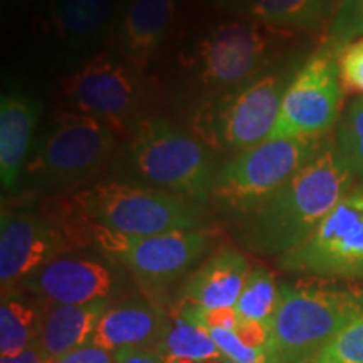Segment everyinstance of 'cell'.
Instances as JSON below:
<instances>
[{"label": "cell", "instance_id": "16", "mask_svg": "<svg viewBox=\"0 0 363 363\" xmlns=\"http://www.w3.org/2000/svg\"><path fill=\"white\" fill-rule=\"evenodd\" d=\"M175 11L177 0H126L113 29L120 57L136 69L148 65L167 38Z\"/></svg>", "mask_w": 363, "mask_h": 363}, {"label": "cell", "instance_id": "2", "mask_svg": "<svg viewBox=\"0 0 363 363\" xmlns=\"http://www.w3.org/2000/svg\"><path fill=\"white\" fill-rule=\"evenodd\" d=\"M116 182L170 192L203 203L217 169L206 143L162 118L138 120L113 160Z\"/></svg>", "mask_w": 363, "mask_h": 363}, {"label": "cell", "instance_id": "24", "mask_svg": "<svg viewBox=\"0 0 363 363\" xmlns=\"http://www.w3.org/2000/svg\"><path fill=\"white\" fill-rule=\"evenodd\" d=\"M279 299V284L274 274L264 267H254L249 271L242 293L235 303V311L244 321L269 323Z\"/></svg>", "mask_w": 363, "mask_h": 363}, {"label": "cell", "instance_id": "23", "mask_svg": "<svg viewBox=\"0 0 363 363\" xmlns=\"http://www.w3.org/2000/svg\"><path fill=\"white\" fill-rule=\"evenodd\" d=\"M157 352L170 363H202L224 358L207 330L192 323L180 313L170 316V325Z\"/></svg>", "mask_w": 363, "mask_h": 363}, {"label": "cell", "instance_id": "11", "mask_svg": "<svg viewBox=\"0 0 363 363\" xmlns=\"http://www.w3.org/2000/svg\"><path fill=\"white\" fill-rule=\"evenodd\" d=\"M135 69L121 57L99 52L61 83L69 111L96 118L115 133H130L142 101Z\"/></svg>", "mask_w": 363, "mask_h": 363}, {"label": "cell", "instance_id": "17", "mask_svg": "<svg viewBox=\"0 0 363 363\" xmlns=\"http://www.w3.org/2000/svg\"><path fill=\"white\" fill-rule=\"evenodd\" d=\"M169 325L170 315L162 308L147 299H126L108 308L91 343L113 353L126 348L157 350Z\"/></svg>", "mask_w": 363, "mask_h": 363}, {"label": "cell", "instance_id": "26", "mask_svg": "<svg viewBox=\"0 0 363 363\" xmlns=\"http://www.w3.org/2000/svg\"><path fill=\"white\" fill-rule=\"evenodd\" d=\"M308 363H363V311Z\"/></svg>", "mask_w": 363, "mask_h": 363}, {"label": "cell", "instance_id": "13", "mask_svg": "<svg viewBox=\"0 0 363 363\" xmlns=\"http://www.w3.org/2000/svg\"><path fill=\"white\" fill-rule=\"evenodd\" d=\"M66 227L34 212L2 211L0 219V283L2 293L16 291L22 281L69 251Z\"/></svg>", "mask_w": 363, "mask_h": 363}, {"label": "cell", "instance_id": "9", "mask_svg": "<svg viewBox=\"0 0 363 363\" xmlns=\"http://www.w3.org/2000/svg\"><path fill=\"white\" fill-rule=\"evenodd\" d=\"M325 140L271 138L239 152L217 170L212 197L244 216L310 163Z\"/></svg>", "mask_w": 363, "mask_h": 363}, {"label": "cell", "instance_id": "33", "mask_svg": "<svg viewBox=\"0 0 363 363\" xmlns=\"http://www.w3.org/2000/svg\"><path fill=\"white\" fill-rule=\"evenodd\" d=\"M0 363H54V360L45 355L43 348H40V343H38L24 352L17 353V355L2 357Z\"/></svg>", "mask_w": 363, "mask_h": 363}, {"label": "cell", "instance_id": "14", "mask_svg": "<svg viewBox=\"0 0 363 363\" xmlns=\"http://www.w3.org/2000/svg\"><path fill=\"white\" fill-rule=\"evenodd\" d=\"M121 267L106 257L62 254L22 281L21 288L45 305H89L111 301L123 286Z\"/></svg>", "mask_w": 363, "mask_h": 363}, {"label": "cell", "instance_id": "8", "mask_svg": "<svg viewBox=\"0 0 363 363\" xmlns=\"http://www.w3.org/2000/svg\"><path fill=\"white\" fill-rule=\"evenodd\" d=\"M116 133L96 118L76 111L54 116L26 165L40 187H72L98 174L115 155Z\"/></svg>", "mask_w": 363, "mask_h": 363}, {"label": "cell", "instance_id": "25", "mask_svg": "<svg viewBox=\"0 0 363 363\" xmlns=\"http://www.w3.org/2000/svg\"><path fill=\"white\" fill-rule=\"evenodd\" d=\"M340 155L363 187V96L348 104L337 130Z\"/></svg>", "mask_w": 363, "mask_h": 363}, {"label": "cell", "instance_id": "10", "mask_svg": "<svg viewBox=\"0 0 363 363\" xmlns=\"http://www.w3.org/2000/svg\"><path fill=\"white\" fill-rule=\"evenodd\" d=\"M279 267L320 278L363 279V187L352 189Z\"/></svg>", "mask_w": 363, "mask_h": 363}, {"label": "cell", "instance_id": "22", "mask_svg": "<svg viewBox=\"0 0 363 363\" xmlns=\"http://www.w3.org/2000/svg\"><path fill=\"white\" fill-rule=\"evenodd\" d=\"M227 12L276 29H308L323 19L328 0H217Z\"/></svg>", "mask_w": 363, "mask_h": 363}, {"label": "cell", "instance_id": "4", "mask_svg": "<svg viewBox=\"0 0 363 363\" xmlns=\"http://www.w3.org/2000/svg\"><path fill=\"white\" fill-rule=\"evenodd\" d=\"M284 29L249 19L220 22L185 52L189 79L201 89L202 101L233 93L272 69Z\"/></svg>", "mask_w": 363, "mask_h": 363}, {"label": "cell", "instance_id": "32", "mask_svg": "<svg viewBox=\"0 0 363 363\" xmlns=\"http://www.w3.org/2000/svg\"><path fill=\"white\" fill-rule=\"evenodd\" d=\"M116 363H170L152 348H126L116 352Z\"/></svg>", "mask_w": 363, "mask_h": 363}, {"label": "cell", "instance_id": "12", "mask_svg": "<svg viewBox=\"0 0 363 363\" xmlns=\"http://www.w3.org/2000/svg\"><path fill=\"white\" fill-rule=\"evenodd\" d=\"M342 96L337 49L326 45L293 74L269 140L323 138L337 123Z\"/></svg>", "mask_w": 363, "mask_h": 363}, {"label": "cell", "instance_id": "29", "mask_svg": "<svg viewBox=\"0 0 363 363\" xmlns=\"http://www.w3.org/2000/svg\"><path fill=\"white\" fill-rule=\"evenodd\" d=\"M208 335L214 340L222 355L239 363H269L267 352L254 350L240 342L238 335L229 330H208Z\"/></svg>", "mask_w": 363, "mask_h": 363}, {"label": "cell", "instance_id": "21", "mask_svg": "<svg viewBox=\"0 0 363 363\" xmlns=\"http://www.w3.org/2000/svg\"><path fill=\"white\" fill-rule=\"evenodd\" d=\"M44 303L24 289L2 293L0 303V355L11 357L40 342Z\"/></svg>", "mask_w": 363, "mask_h": 363}, {"label": "cell", "instance_id": "19", "mask_svg": "<svg viewBox=\"0 0 363 363\" xmlns=\"http://www.w3.org/2000/svg\"><path fill=\"white\" fill-rule=\"evenodd\" d=\"M40 116L34 98L22 93H7L0 101V182L12 190L29 162L33 136Z\"/></svg>", "mask_w": 363, "mask_h": 363}, {"label": "cell", "instance_id": "18", "mask_svg": "<svg viewBox=\"0 0 363 363\" xmlns=\"http://www.w3.org/2000/svg\"><path fill=\"white\" fill-rule=\"evenodd\" d=\"M249 271L242 252L234 247L220 249L187 276L180 294L182 303L206 310L234 308Z\"/></svg>", "mask_w": 363, "mask_h": 363}, {"label": "cell", "instance_id": "5", "mask_svg": "<svg viewBox=\"0 0 363 363\" xmlns=\"http://www.w3.org/2000/svg\"><path fill=\"white\" fill-rule=\"evenodd\" d=\"M72 216L81 224L138 238L201 229L206 217L201 202L123 182L79 190L72 197Z\"/></svg>", "mask_w": 363, "mask_h": 363}, {"label": "cell", "instance_id": "7", "mask_svg": "<svg viewBox=\"0 0 363 363\" xmlns=\"http://www.w3.org/2000/svg\"><path fill=\"white\" fill-rule=\"evenodd\" d=\"M291 78L284 69L272 67L233 93L201 101L192 118L194 135L220 152L239 153L266 142Z\"/></svg>", "mask_w": 363, "mask_h": 363}, {"label": "cell", "instance_id": "34", "mask_svg": "<svg viewBox=\"0 0 363 363\" xmlns=\"http://www.w3.org/2000/svg\"><path fill=\"white\" fill-rule=\"evenodd\" d=\"M224 363H239V362H233V360H229V358H227V360H225Z\"/></svg>", "mask_w": 363, "mask_h": 363}, {"label": "cell", "instance_id": "30", "mask_svg": "<svg viewBox=\"0 0 363 363\" xmlns=\"http://www.w3.org/2000/svg\"><path fill=\"white\" fill-rule=\"evenodd\" d=\"M240 342L254 350L267 352L271 340V325L261 323V321H240L234 331Z\"/></svg>", "mask_w": 363, "mask_h": 363}, {"label": "cell", "instance_id": "3", "mask_svg": "<svg viewBox=\"0 0 363 363\" xmlns=\"http://www.w3.org/2000/svg\"><path fill=\"white\" fill-rule=\"evenodd\" d=\"M363 311V288L320 281L279 284L269 363H308Z\"/></svg>", "mask_w": 363, "mask_h": 363}, {"label": "cell", "instance_id": "6", "mask_svg": "<svg viewBox=\"0 0 363 363\" xmlns=\"http://www.w3.org/2000/svg\"><path fill=\"white\" fill-rule=\"evenodd\" d=\"M76 235L78 240L93 244L103 257L125 269L143 289L155 293L189 276L212 244V235L206 229L138 238L78 222Z\"/></svg>", "mask_w": 363, "mask_h": 363}, {"label": "cell", "instance_id": "31", "mask_svg": "<svg viewBox=\"0 0 363 363\" xmlns=\"http://www.w3.org/2000/svg\"><path fill=\"white\" fill-rule=\"evenodd\" d=\"M54 363H116V353L103 350L94 343H86L56 358Z\"/></svg>", "mask_w": 363, "mask_h": 363}, {"label": "cell", "instance_id": "1", "mask_svg": "<svg viewBox=\"0 0 363 363\" xmlns=\"http://www.w3.org/2000/svg\"><path fill=\"white\" fill-rule=\"evenodd\" d=\"M353 182L337 145L326 143L283 187L240 216V242L262 256L281 257L293 251L350 194Z\"/></svg>", "mask_w": 363, "mask_h": 363}, {"label": "cell", "instance_id": "27", "mask_svg": "<svg viewBox=\"0 0 363 363\" xmlns=\"http://www.w3.org/2000/svg\"><path fill=\"white\" fill-rule=\"evenodd\" d=\"M363 38V0H342L331 19L328 45L342 49L343 45Z\"/></svg>", "mask_w": 363, "mask_h": 363}, {"label": "cell", "instance_id": "20", "mask_svg": "<svg viewBox=\"0 0 363 363\" xmlns=\"http://www.w3.org/2000/svg\"><path fill=\"white\" fill-rule=\"evenodd\" d=\"M111 301L89 305H45L40 348L51 360L91 343L94 330Z\"/></svg>", "mask_w": 363, "mask_h": 363}, {"label": "cell", "instance_id": "28", "mask_svg": "<svg viewBox=\"0 0 363 363\" xmlns=\"http://www.w3.org/2000/svg\"><path fill=\"white\" fill-rule=\"evenodd\" d=\"M337 61L343 89L363 94V38L338 49Z\"/></svg>", "mask_w": 363, "mask_h": 363}, {"label": "cell", "instance_id": "15", "mask_svg": "<svg viewBox=\"0 0 363 363\" xmlns=\"http://www.w3.org/2000/svg\"><path fill=\"white\" fill-rule=\"evenodd\" d=\"M115 24V0H51L54 40L61 54L74 61L99 54L96 49L113 34Z\"/></svg>", "mask_w": 363, "mask_h": 363}]
</instances>
